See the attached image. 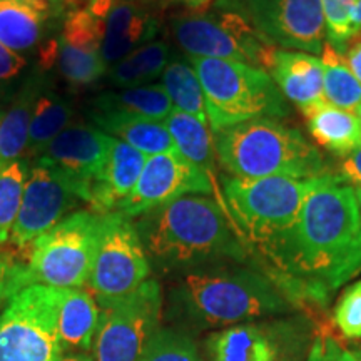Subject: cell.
Listing matches in <instances>:
<instances>
[{
    "instance_id": "cell-19",
    "label": "cell",
    "mask_w": 361,
    "mask_h": 361,
    "mask_svg": "<svg viewBox=\"0 0 361 361\" xmlns=\"http://www.w3.org/2000/svg\"><path fill=\"white\" fill-rule=\"evenodd\" d=\"M147 156L119 139L112 141L109 159L101 176L90 188V206L96 213L116 211L119 202L128 197L137 184Z\"/></svg>"
},
{
    "instance_id": "cell-40",
    "label": "cell",
    "mask_w": 361,
    "mask_h": 361,
    "mask_svg": "<svg viewBox=\"0 0 361 361\" xmlns=\"http://www.w3.org/2000/svg\"><path fill=\"white\" fill-rule=\"evenodd\" d=\"M338 174L356 189H361V146L351 154L343 157Z\"/></svg>"
},
{
    "instance_id": "cell-16",
    "label": "cell",
    "mask_w": 361,
    "mask_h": 361,
    "mask_svg": "<svg viewBox=\"0 0 361 361\" xmlns=\"http://www.w3.org/2000/svg\"><path fill=\"white\" fill-rule=\"evenodd\" d=\"M112 141L114 137L92 126H67L39 157L90 189L109 159Z\"/></svg>"
},
{
    "instance_id": "cell-24",
    "label": "cell",
    "mask_w": 361,
    "mask_h": 361,
    "mask_svg": "<svg viewBox=\"0 0 361 361\" xmlns=\"http://www.w3.org/2000/svg\"><path fill=\"white\" fill-rule=\"evenodd\" d=\"M51 19L32 0H0V42L19 54L30 51L44 39Z\"/></svg>"
},
{
    "instance_id": "cell-45",
    "label": "cell",
    "mask_w": 361,
    "mask_h": 361,
    "mask_svg": "<svg viewBox=\"0 0 361 361\" xmlns=\"http://www.w3.org/2000/svg\"><path fill=\"white\" fill-rule=\"evenodd\" d=\"M355 27H356V32L360 34L361 32V0L356 2V7H355Z\"/></svg>"
},
{
    "instance_id": "cell-25",
    "label": "cell",
    "mask_w": 361,
    "mask_h": 361,
    "mask_svg": "<svg viewBox=\"0 0 361 361\" xmlns=\"http://www.w3.org/2000/svg\"><path fill=\"white\" fill-rule=\"evenodd\" d=\"M92 107L96 111L126 112L161 123H164L166 117L174 111L162 84H144L137 87L109 90L94 99Z\"/></svg>"
},
{
    "instance_id": "cell-9",
    "label": "cell",
    "mask_w": 361,
    "mask_h": 361,
    "mask_svg": "<svg viewBox=\"0 0 361 361\" xmlns=\"http://www.w3.org/2000/svg\"><path fill=\"white\" fill-rule=\"evenodd\" d=\"M316 329L295 313L219 329L207 336L209 361H308Z\"/></svg>"
},
{
    "instance_id": "cell-35",
    "label": "cell",
    "mask_w": 361,
    "mask_h": 361,
    "mask_svg": "<svg viewBox=\"0 0 361 361\" xmlns=\"http://www.w3.org/2000/svg\"><path fill=\"white\" fill-rule=\"evenodd\" d=\"M104 22L97 19L87 8H78L66 16L64 30L59 40L71 47L85 49V51H101L104 37Z\"/></svg>"
},
{
    "instance_id": "cell-3",
    "label": "cell",
    "mask_w": 361,
    "mask_h": 361,
    "mask_svg": "<svg viewBox=\"0 0 361 361\" xmlns=\"http://www.w3.org/2000/svg\"><path fill=\"white\" fill-rule=\"evenodd\" d=\"M134 226L157 273L176 276L206 266L258 263L226 206L207 194H188L152 207Z\"/></svg>"
},
{
    "instance_id": "cell-34",
    "label": "cell",
    "mask_w": 361,
    "mask_h": 361,
    "mask_svg": "<svg viewBox=\"0 0 361 361\" xmlns=\"http://www.w3.org/2000/svg\"><path fill=\"white\" fill-rule=\"evenodd\" d=\"M322 2L326 42L345 54L346 45L355 37V7L358 0H319Z\"/></svg>"
},
{
    "instance_id": "cell-46",
    "label": "cell",
    "mask_w": 361,
    "mask_h": 361,
    "mask_svg": "<svg viewBox=\"0 0 361 361\" xmlns=\"http://www.w3.org/2000/svg\"><path fill=\"white\" fill-rule=\"evenodd\" d=\"M355 194H356V200H358L360 211H361V189H356V188H355Z\"/></svg>"
},
{
    "instance_id": "cell-42",
    "label": "cell",
    "mask_w": 361,
    "mask_h": 361,
    "mask_svg": "<svg viewBox=\"0 0 361 361\" xmlns=\"http://www.w3.org/2000/svg\"><path fill=\"white\" fill-rule=\"evenodd\" d=\"M32 2H35L42 8H45L52 19L61 17L66 11V0H32Z\"/></svg>"
},
{
    "instance_id": "cell-38",
    "label": "cell",
    "mask_w": 361,
    "mask_h": 361,
    "mask_svg": "<svg viewBox=\"0 0 361 361\" xmlns=\"http://www.w3.org/2000/svg\"><path fill=\"white\" fill-rule=\"evenodd\" d=\"M20 266L7 252L0 251V308L16 295V276Z\"/></svg>"
},
{
    "instance_id": "cell-33",
    "label": "cell",
    "mask_w": 361,
    "mask_h": 361,
    "mask_svg": "<svg viewBox=\"0 0 361 361\" xmlns=\"http://www.w3.org/2000/svg\"><path fill=\"white\" fill-rule=\"evenodd\" d=\"M57 64L59 71L69 82L75 85H89L97 82L106 74V62L101 51H85L71 47L57 39Z\"/></svg>"
},
{
    "instance_id": "cell-32",
    "label": "cell",
    "mask_w": 361,
    "mask_h": 361,
    "mask_svg": "<svg viewBox=\"0 0 361 361\" xmlns=\"http://www.w3.org/2000/svg\"><path fill=\"white\" fill-rule=\"evenodd\" d=\"M139 361H204L191 333L159 326L149 338Z\"/></svg>"
},
{
    "instance_id": "cell-13",
    "label": "cell",
    "mask_w": 361,
    "mask_h": 361,
    "mask_svg": "<svg viewBox=\"0 0 361 361\" xmlns=\"http://www.w3.org/2000/svg\"><path fill=\"white\" fill-rule=\"evenodd\" d=\"M152 268L133 219L119 211L102 214L101 236L87 286L96 298H119L137 290Z\"/></svg>"
},
{
    "instance_id": "cell-1",
    "label": "cell",
    "mask_w": 361,
    "mask_h": 361,
    "mask_svg": "<svg viewBox=\"0 0 361 361\" xmlns=\"http://www.w3.org/2000/svg\"><path fill=\"white\" fill-rule=\"evenodd\" d=\"M301 303L324 306L361 271V211L340 174L314 179L286 234L258 258Z\"/></svg>"
},
{
    "instance_id": "cell-17",
    "label": "cell",
    "mask_w": 361,
    "mask_h": 361,
    "mask_svg": "<svg viewBox=\"0 0 361 361\" xmlns=\"http://www.w3.org/2000/svg\"><path fill=\"white\" fill-rule=\"evenodd\" d=\"M268 74L283 97L295 104L301 112L326 102L322 59L313 54L276 49Z\"/></svg>"
},
{
    "instance_id": "cell-26",
    "label": "cell",
    "mask_w": 361,
    "mask_h": 361,
    "mask_svg": "<svg viewBox=\"0 0 361 361\" xmlns=\"http://www.w3.org/2000/svg\"><path fill=\"white\" fill-rule=\"evenodd\" d=\"M176 151L184 159L211 176L214 168V139L207 123L191 114L173 111L164 121Z\"/></svg>"
},
{
    "instance_id": "cell-21",
    "label": "cell",
    "mask_w": 361,
    "mask_h": 361,
    "mask_svg": "<svg viewBox=\"0 0 361 361\" xmlns=\"http://www.w3.org/2000/svg\"><path fill=\"white\" fill-rule=\"evenodd\" d=\"M90 119L104 134L129 144L147 157L176 151L173 137L161 121L146 119L126 112L96 109L90 112Z\"/></svg>"
},
{
    "instance_id": "cell-2",
    "label": "cell",
    "mask_w": 361,
    "mask_h": 361,
    "mask_svg": "<svg viewBox=\"0 0 361 361\" xmlns=\"http://www.w3.org/2000/svg\"><path fill=\"white\" fill-rule=\"evenodd\" d=\"M301 301L259 263H228L176 274L164 318L188 333L295 314Z\"/></svg>"
},
{
    "instance_id": "cell-43",
    "label": "cell",
    "mask_w": 361,
    "mask_h": 361,
    "mask_svg": "<svg viewBox=\"0 0 361 361\" xmlns=\"http://www.w3.org/2000/svg\"><path fill=\"white\" fill-rule=\"evenodd\" d=\"M59 361H96L94 356H90L87 353H67L62 355Z\"/></svg>"
},
{
    "instance_id": "cell-20",
    "label": "cell",
    "mask_w": 361,
    "mask_h": 361,
    "mask_svg": "<svg viewBox=\"0 0 361 361\" xmlns=\"http://www.w3.org/2000/svg\"><path fill=\"white\" fill-rule=\"evenodd\" d=\"M57 328L64 353H87L92 350L101 322L97 300L82 288H56Z\"/></svg>"
},
{
    "instance_id": "cell-37",
    "label": "cell",
    "mask_w": 361,
    "mask_h": 361,
    "mask_svg": "<svg viewBox=\"0 0 361 361\" xmlns=\"http://www.w3.org/2000/svg\"><path fill=\"white\" fill-rule=\"evenodd\" d=\"M310 356L314 361H361V345L350 348L335 331L323 328L316 331Z\"/></svg>"
},
{
    "instance_id": "cell-39",
    "label": "cell",
    "mask_w": 361,
    "mask_h": 361,
    "mask_svg": "<svg viewBox=\"0 0 361 361\" xmlns=\"http://www.w3.org/2000/svg\"><path fill=\"white\" fill-rule=\"evenodd\" d=\"M27 61L19 52L12 51L7 45L0 42V82H6L20 74Z\"/></svg>"
},
{
    "instance_id": "cell-23",
    "label": "cell",
    "mask_w": 361,
    "mask_h": 361,
    "mask_svg": "<svg viewBox=\"0 0 361 361\" xmlns=\"http://www.w3.org/2000/svg\"><path fill=\"white\" fill-rule=\"evenodd\" d=\"M303 114L311 137L331 154L346 157L361 146V124L355 112L323 102Z\"/></svg>"
},
{
    "instance_id": "cell-15",
    "label": "cell",
    "mask_w": 361,
    "mask_h": 361,
    "mask_svg": "<svg viewBox=\"0 0 361 361\" xmlns=\"http://www.w3.org/2000/svg\"><path fill=\"white\" fill-rule=\"evenodd\" d=\"M188 194H213L211 176L184 159L178 151L154 154L147 157L137 184L116 211L135 219L152 207Z\"/></svg>"
},
{
    "instance_id": "cell-11",
    "label": "cell",
    "mask_w": 361,
    "mask_h": 361,
    "mask_svg": "<svg viewBox=\"0 0 361 361\" xmlns=\"http://www.w3.org/2000/svg\"><path fill=\"white\" fill-rule=\"evenodd\" d=\"M57 290L34 284L13 295L0 314V361H59Z\"/></svg>"
},
{
    "instance_id": "cell-22",
    "label": "cell",
    "mask_w": 361,
    "mask_h": 361,
    "mask_svg": "<svg viewBox=\"0 0 361 361\" xmlns=\"http://www.w3.org/2000/svg\"><path fill=\"white\" fill-rule=\"evenodd\" d=\"M45 85L42 72H32L12 106L0 117V168L20 159L29 144V128L35 99Z\"/></svg>"
},
{
    "instance_id": "cell-6",
    "label": "cell",
    "mask_w": 361,
    "mask_h": 361,
    "mask_svg": "<svg viewBox=\"0 0 361 361\" xmlns=\"http://www.w3.org/2000/svg\"><path fill=\"white\" fill-rule=\"evenodd\" d=\"M314 179L226 178L224 206L256 259L295 224Z\"/></svg>"
},
{
    "instance_id": "cell-18",
    "label": "cell",
    "mask_w": 361,
    "mask_h": 361,
    "mask_svg": "<svg viewBox=\"0 0 361 361\" xmlns=\"http://www.w3.org/2000/svg\"><path fill=\"white\" fill-rule=\"evenodd\" d=\"M161 24L146 7L134 2H116L104 22L101 56L106 66H114L135 49L152 42Z\"/></svg>"
},
{
    "instance_id": "cell-30",
    "label": "cell",
    "mask_w": 361,
    "mask_h": 361,
    "mask_svg": "<svg viewBox=\"0 0 361 361\" xmlns=\"http://www.w3.org/2000/svg\"><path fill=\"white\" fill-rule=\"evenodd\" d=\"M324 99L331 106L355 112L361 104V84L346 64L345 54L324 42L322 54Z\"/></svg>"
},
{
    "instance_id": "cell-29",
    "label": "cell",
    "mask_w": 361,
    "mask_h": 361,
    "mask_svg": "<svg viewBox=\"0 0 361 361\" xmlns=\"http://www.w3.org/2000/svg\"><path fill=\"white\" fill-rule=\"evenodd\" d=\"M161 78L162 87L176 111L186 112V114L201 119L202 123H207L204 92H202L201 82L189 59L188 61L184 59L169 61Z\"/></svg>"
},
{
    "instance_id": "cell-27",
    "label": "cell",
    "mask_w": 361,
    "mask_h": 361,
    "mask_svg": "<svg viewBox=\"0 0 361 361\" xmlns=\"http://www.w3.org/2000/svg\"><path fill=\"white\" fill-rule=\"evenodd\" d=\"M72 117V104L64 96L47 87V82L35 99L29 128L30 154H42L45 147L67 128Z\"/></svg>"
},
{
    "instance_id": "cell-8",
    "label": "cell",
    "mask_w": 361,
    "mask_h": 361,
    "mask_svg": "<svg viewBox=\"0 0 361 361\" xmlns=\"http://www.w3.org/2000/svg\"><path fill=\"white\" fill-rule=\"evenodd\" d=\"M173 37L189 59L241 62L268 72L276 51L233 0H218L213 12L186 13L171 20Z\"/></svg>"
},
{
    "instance_id": "cell-36",
    "label": "cell",
    "mask_w": 361,
    "mask_h": 361,
    "mask_svg": "<svg viewBox=\"0 0 361 361\" xmlns=\"http://www.w3.org/2000/svg\"><path fill=\"white\" fill-rule=\"evenodd\" d=\"M335 323L345 338H361V279L343 291L335 308Z\"/></svg>"
},
{
    "instance_id": "cell-14",
    "label": "cell",
    "mask_w": 361,
    "mask_h": 361,
    "mask_svg": "<svg viewBox=\"0 0 361 361\" xmlns=\"http://www.w3.org/2000/svg\"><path fill=\"white\" fill-rule=\"evenodd\" d=\"M274 47L318 56L326 42L319 0H233Z\"/></svg>"
},
{
    "instance_id": "cell-12",
    "label": "cell",
    "mask_w": 361,
    "mask_h": 361,
    "mask_svg": "<svg viewBox=\"0 0 361 361\" xmlns=\"http://www.w3.org/2000/svg\"><path fill=\"white\" fill-rule=\"evenodd\" d=\"M79 202L90 204V189L39 157L29 169L11 241L17 247L30 246L39 236L66 219V214Z\"/></svg>"
},
{
    "instance_id": "cell-31",
    "label": "cell",
    "mask_w": 361,
    "mask_h": 361,
    "mask_svg": "<svg viewBox=\"0 0 361 361\" xmlns=\"http://www.w3.org/2000/svg\"><path fill=\"white\" fill-rule=\"evenodd\" d=\"M27 178L29 162L25 159H17L0 168V245L11 239L20 211Z\"/></svg>"
},
{
    "instance_id": "cell-41",
    "label": "cell",
    "mask_w": 361,
    "mask_h": 361,
    "mask_svg": "<svg viewBox=\"0 0 361 361\" xmlns=\"http://www.w3.org/2000/svg\"><path fill=\"white\" fill-rule=\"evenodd\" d=\"M345 59L350 71L353 72V75L361 84V32L358 35H355V37L348 42V45H346Z\"/></svg>"
},
{
    "instance_id": "cell-5",
    "label": "cell",
    "mask_w": 361,
    "mask_h": 361,
    "mask_svg": "<svg viewBox=\"0 0 361 361\" xmlns=\"http://www.w3.org/2000/svg\"><path fill=\"white\" fill-rule=\"evenodd\" d=\"M206 99L207 123L213 133L252 119H284L288 101L268 72L241 62L189 59Z\"/></svg>"
},
{
    "instance_id": "cell-10",
    "label": "cell",
    "mask_w": 361,
    "mask_h": 361,
    "mask_svg": "<svg viewBox=\"0 0 361 361\" xmlns=\"http://www.w3.org/2000/svg\"><path fill=\"white\" fill-rule=\"evenodd\" d=\"M101 322L92 345L96 361H139L149 338L159 328L164 295L149 278L137 290L119 298H96Z\"/></svg>"
},
{
    "instance_id": "cell-47",
    "label": "cell",
    "mask_w": 361,
    "mask_h": 361,
    "mask_svg": "<svg viewBox=\"0 0 361 361\" xmlns=\"http://www.w3.org/2000/svg\"><path fill=\"white\" fill-rule=\"evenodd\" d=\"M355 114H356V117H358V121H360V124H361V104L358 106V109L355 111Z\"/></svg>"
},
{
    "instance_id": "cell-48",
    "label": "cell",
    "mask_w": 361,
    "mask_h": 361,
    "mask_svg": "<svg viewBox=\"0 0 361 361\" xmlns=\"http://www.w3.org/2000/svg\"><path fill=\"white\" fill-rule=\"evenodd\" d=\"M308 361H314V360H313V358H311V356H310V358H308Z\"/></svg>"
},
{
    "instance_id": "cell-7",
    "label": "cell",
    "mask_w": 361,
    "mask_h": 361,
    "mask_svg": "<svg viewBox=\"0 0 361 361\" xmlns=\"http://www.w3.org/2000/svg\"><path fill=\"white\" fill-rule=\"evenodd\" d=\"M102 214L78 211L30 245L27 266L16 276V295L27 286L84 288L92 271Z\"/></svg>"
},
{
    "instance_id": "cell-4",
    "label": "cell",
    "mask_w": 361,
    "mask_h": 361,
    "mask_svg": "<svg viewBox=\"0 0 361 361\" xmlns=\"http://www.w3.org/2000/svg\"><path fill=\"white\" fill-rule=\"evenodd\" d=\"M214 152L233 178L313 179L326 162L300 129L281 119H252L213 133Z\"/></svg>"
},
{
    "instance_id": "cell-44",
    "label": "cell",
    "mask_w": 361,
    "mask_h": 361,
    "mask_svg": "<svg viewBox=\"0 0 361 361\" xmlns=\"http://www.w3.org/2000/svg\"><path fill=\"white\" fill-rule=\"evenodd\" d=\"M161 2H169V4H183L188 7H202L206 4H209L211 0H161Z\"/></svg>"
},
{
    "instance_id": "cell-28",
    "label": "cell",
    "mask_w": 361,
    "mask_h": 361,
    "mask_svg": "<svg viewBox=\"0 0 361 361\" xmlns=\"http://www.w3.org/2000/svg\"><path fill=\"white\" fill-rule=\"evenodd\" d=\"M171 61V49L164 40H152L135 49L111 67L109 80L117 87H137L162 75Z\"/></svg>"
}]
</instances>
